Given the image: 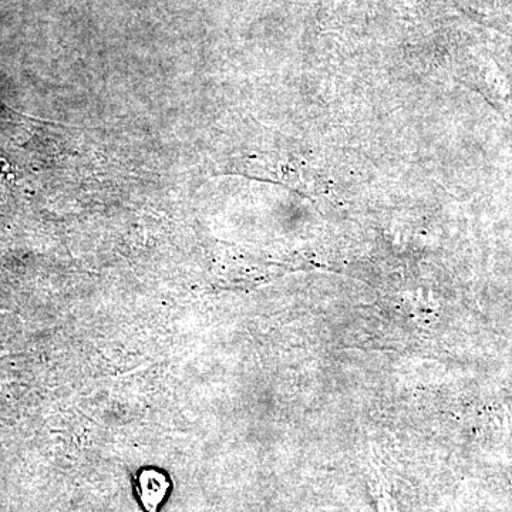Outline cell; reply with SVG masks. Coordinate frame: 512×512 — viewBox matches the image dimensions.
<instances>
[{
	"label": "cell",
	"instance_id": "cell-1",
	"mask_svg": "<svg viewBox=\"0 0 512 512\" xmlns=\"http://www.w3.org/2000/svg\"><path fill=\"white\" fill-rule=\"evenodd\" d=\"M168 483L165 477L157 471H144L138 480V491H140L141 503L148 512H156L158 505L163 501L167 493Z\"/></svg>",
	"mask_w": 512,
	"mask_h": 512
}]
</instances>
